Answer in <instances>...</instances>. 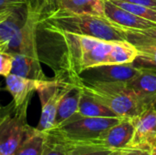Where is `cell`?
I'll return each mask as SVG.
<instances>
[{"instance_id":"obj_24","label":"cell","mask_w":156,"mask_h":155,"mask_svg":"<svg viewBox=\"0 0 156 155\" xmlns=\"http://www.w3.org/2000/svg\"><path fill=\"white\" fill-rule=\"evenodd\" d=\"M31 0H0V11L13 10L26 6Z\"/></svg>"},{"instance_id":"obj_23","label":"cell","mask_w":156,"mask_h":155,"mask_svg":"<svg viewBox=\"0 0 156 155\" xmlns=\"http://www.w3.org/2000/svg\"><path fill=\"white\" fill-rule=\"evenodd\" d=\"M13 67V56L5 51H0V76L7 77L11 74Z\"/></svg>"},{"instance_id":"obj_10","label":"cell","mask_w":156,"mask_h":155,"mask_svg":"<svg viewBox=\"0 0 156 155\" xmlns=\"http://www.w3.org/2000/svg\"><path fill=\"white\" fill-rule=\"evenodd\" d=\"M126 84L136 95L144 111L154 106L156 101V72L142 70Z\"/></svg>"},{"instance_id":"obj_34","label":"cell","mask_w":156,"mask_h":155,"mask_svg":"<svg viewBox=\"0 0 156 155\" xmlns=\"http://www.w3.org/2000/svg\"><path fill=\"white\" fill-rule=\"evenodd\" d=\"M1 109H2V108H1V105H0V110H1Z\"/></svg>"},{"instance_id":"obj_2","label":"cell","mask_w":156,"mask_h":155,"mask_svg":"<svg viewBox=\"0 0 156 155\" xmlns=\"http://www.w3.org/2000/svg\"><path fill=\"white\" fill-rule=\"evenodd\" d=\"M81 89L111 109L120 118L133 119L144 110L133 91L126 83H84Z\"/></svg>"},{"instance_id":"obj_33","label":"cell","mask_w":156,"mask_h":155,"mask_svg":"<svg viewBox=\"0 0 156 155\" xmlns=\"http://www.w3.org/2000/svg\"><path fill=\"white\" fill-rule=\"evenodd\" d=\"M154 108L155 109V111H156V101L154 102Z\"/></svg>"},{"instance_id":"obj_30","label":"cell","mask_w":156,"mask_h":155,"mask_svg":"<svg viewBox=\"0 0 156 155\" xmlns=\"http://www.w3.org/2000/svg\"><path fill=\"white\" fill-rule=\"evenodd\" d=\"M6 48V45H0V51H5Z\"/></svg>"},{"instance_id":"obj_9","label":"cell","mask_w":156,"mask_h":155,"mask_svg":"<svg viewBox=\"0 0 156 155\" xmlns=\"http://www.w3.org/2000/svg\"><path fill=\"white\" fill-rule=\"evenodd\" d=\"M104 16L114 25L123 29L144 30L156 26V23L144 19L118 5L111 0H104Z\"/></svg>"},{"instance_id":"obj_13","label":"cell","mask_w":156,"mask_h":155,"mask_svg":"<svg viewBox=\"0 0 156 155\" xmlns=\"http://www.w3.org/2000/svg\"><path fill=\"white\" fill-rule=\"evenodd\" d=\"M37 81L12 73L5 77V90L11 94L16 107L30 100L33 92L36 91Z\"/></svg>"},{"instance_id":"obj_3","label":"cell","mask_w":156,"mask_h":155,"mask_svg":"<svg viewBox=\"0 0 156 155\" xmlns=\"http://www.w3.org/2000/svg\"><path fill=\"white\" fill-rule=\"evenodd\" d=\"M122 119L120 117H80L76 113L64 124L52 130L72 144H91Z\"/></svg>"},{"instance_id":"obj_4","label":"cell","mask_w":156,"mask_h":155,"mask_svg":"<svg viewBox=\"0 0 156 155\" xmlns=\"http://www.w3.org/2000/svg\"><path fill=\"white\" fill-rule=\"evenodd\" d=\"M76 79L67 73L58 72L52 79L48 78L37 81L36 91L41 102L40 120L36 127L37 131L46 132L55 128L58 102L70 84Z\"/></svg>"},{"instance_id":"obj_7","label":"cell","mask_w":156,"mask_h":155,"mask_svg":"<svg viewBox=\"0 0 156 155\" xmlns=\"http://www.w3.org/2000/svg\"><path fill=\"white\" fill-rule=\"evenodd\" d=\"M134 133L128 148L141 149L150 152L156 139V111L154 106L132 119Z\"/></svg>"},{"instance_id":"obj_6","label":"cell","mask_w":156,"mask_h":155,"mask_svg":"<svg viewBox=\"0 0 156 155\" xmlns=\"http://www.w3.org/2000/svg\"><path fill=\"white\" fill-rule=\"evenodd\" d=\"M141 72L132 63L104 64L83 69L77 79L84 83H127Z\"/></svg>"},{"instance_id":"obj_20","label":"cell","mask_w":156,"mask_h":155,"mask_svg":"<svg viewBox=\"0 0 156 155\" xmlns=\"http://www.w3.org/2000/svg\"><path fill=\"white\" fill-rule=\"evenodd\" d=\"M113 4L116 5L144 18L149 21H152L154 23H156V9L151 8L145 5H135L128 2H123L120 0H111Z\"/></svg>"},{"instance_id":"obj_29","label":"cell","mask_w":156,"mask_h":155,"mask_svg":"<svg viewBox=\"0 0 156 155\" xmlns=\"http://www.w3.org/2000/svg\"><path fill=\"white\" fill-rule=\"evenodd\" d=\"M150 153H151V155H156V139L154 140V142L153 143L152 146H151Z\"/></svg>"},{"instance_id":"obj_8","label":"cell","mask_w":156,"mask_h":155,"mask_svg":"<svg viewBox=\"0 0 156 155\" xmlns=\"http://www.w3.org/2000/svg\"><path fill=\"white\" fill-rule=\"evenodd\" d=\"M134 133L132 119L122 118L118 123L108 129L104 134L91 144L112 151H119L129 147Z\"/></svg>"},{"instance_id":"obj_16","label":"cell","mask_w":156,"mask_h":155,"mask_svg":"<svg viewBox=\"0 0 156 155\" xmlns=\"http://www.w3.org/2000/svg\"><path fill=\"white\" fill-rule=\"evenodd\" d=\"M46 132L31 127L27 136L13 155H42Z\"/></svg>"},{"instance_id":"obj_21","label":"cell","mask_w":156,"mask_h":155,"mask_svg":"<svg viewBox=\"0 0 156 155\" xmlns=\"http://www.w3.org/2000/svg\"><path fill=\"white\" fill-rule=\"evenodd\" d=\"M124 33L126 40L133 46L143 43H156V26L144 30L124 29Z\"/></svg>"},{"instance_id":"obj_35","label":"cell","mask_w":156,"mask_h":155,"mask_svg":"<svg viewBox=\"0 0 156 155\" xmlns=\"http://www.w3.org/2000/svg\"><path fill=\"white\" fill-rule=\"evenodd\" d=\"M0 111H1V110H0Z\"/></svg>"},{"instance_id":"obj_5","label":"cell","mask_w":156,"mask_h":155,"mask_svg":"<svg viewBox=\"0 0 156 155\" xmlns=\"http://www.w3.org/2000/svg\"><path fill=\"white\" fill-rule=\"evenodd\" d=\"M30 101V100H29ZM29 101L16 107L13 101L0 111V155H13L31 129L27 122Z\"/></svg>"},{"instance_id":"obj_28","label":"cell","mask_w":156,"mask_h":155,"mask_svg":"<svg viewBox=\"0 0 156 155\" xmlns=\"http://www.w3.org/2000/svg\"><path fill=\"white\" fill-rule=\"evenodd\" d=\"M14 10V9H13ZM12 10H5V11H0V20H2V19H4L5 17H6L8 15H9V13L11 12Z\"/></svg>"},{"instance_id":"obj_12","label":"cell","mask_w":156,"mask_h":155,"mask_svg":"<svg viewBox=\"0 0 156 155\" xmlns=\"http://www.w3.org/2000/svg\"><path fill=\"white\" fill-rule=\"evenodd\" d=\"M27 5L12 10L6 17L0 20V37L6 44L5 51L15 43L25 24Z\"/></svg>"},{"instance_id":"obj_14","label":"cell","mask_w":156,"mask_h":155,"mask_svg":"<svg viewBox=\"0 0 156 155\" xmlns=\"http://www.w3.org/2000/svg\"><path fill=\"white\" fill-rule=\"evenodd\" d=\"M104 0H59L55 7L44 14H91L104 16Z\"/></svg>"},{"instance_id":"obj_1","label":"cell","mask_w":156,"mask_h":155,"mask_svg":"<svg viewBox=\"0 0 156 155\" xmlns=\"http://www.w3.org/2000/svg\"><path fill=\"white\" fill-rule=\"evenodd\" d=\"M40 25L63 32L96 37L105 41H127L124 29L103 16L91 14L42 15Z\"/></svg>"},{"instance_id":"obj_32","label":"cell","mask_w":156,"mask_h":155,"mask_svg":"<svg viewBox=\"0 0 156 155\" xmlns=\"http://www.w3.org/2000/svg\"><path fill=\"white\" fill-rule=\"evenodd\" d=\"M4 44H5V45H6V44H5V43L4 41H3V39H2V38L0 37V45H4Z\"/></svg>"},{"instance_id":"obj_31","label":"cell","mask_w":156,"mask_h":155,"mask_svg":"<svg viewBox=\"0 0 156 155\" xmlns=\"http://www.w3.org/2000/svg\"><path fill=\"white\" fill-rule=\"evenodd\" d=\"M120 152H121V150H119V151H114L113 153H112L111 154H109V155H118Z\"/></svg>"},{"instance_id":"obj_27","label":"cell","mask_w":156,"mask_h":155,"mask_svg":"<svg viewBox=\"0 0 156 155\" xmlns=\"http://www.w3.org/2000/svg\"><path fill=\"white\" fill-rule=\"evenodd\" d=\"M58 1H59V0H48V5H47V6L45 7L44 11H43V15H44V14H47V13H48V12H50V11L55 7V5H57V3H58Z\"/></svg>"},{"instance_id":"obj_15","label":"cell","mask_w":156,"mask_h":155,"mask_svg":"<svg viewBox=\"0 0 156 155\" xmlns=\"http://www.w3.org/2000/svg\"><path fill=\"white\" fill-rule=\"evenodd\" d=\"M77 114L80 117H118L111 109L82 89Z\"/></svg>"},{"instance_id":"obj_11","label":"cell","mask_w":156,"mask_h":155,"mask_svg":"<svg viewBox=\"0 0 156 155\" xmlns=\"http://www.w3.org/2000/svg\"><path fill=\"white\" fill-rule=\"evenodd\" d=\"M80 95L81 87L76 79V81L70 84L58 102L55 119V128L64 124L78 112Z\"/></svg>"},{"instance_id":"obj_25","label":"cell","mask_w":156,"mask_h":155,"mask_svg":"<svg viewBox=\"0 0 156 155\" xmlns=\"http://www.w3.org/2000/svg\"><path fill=\"white\" fill-rule=\"evenodd\" d=\"M118 155H151L150 152L141 150V149H135V148H126L121 150Z\"/></svg>"},{"instance_id":"obj_17","label":"cell","mask_w":156,"mask_h":155,"mask_svg":"<svg viewBox=\"0 0 156 155\" xmlns=\"http://www.w3.org/2000/svg\"><path fill=\"white\" fill-rule=\"evenodd\" d=\"M134 47L138 50V56L132 64L142 70L156 72V43H143Z\"/></svg>"},{"instance_id":"obj_26","label":"cell","mask_w":156,"mask_h":155,"mask_svg":"<svg viewBox=\"0 0 156 155\" xmlns=\"http://www.w3.org/2000/svg\"><path fill=\"white\" fill-rule=\"evenodd\" d=\"M123 2H128L135 5H145L151 8L156 9V0H120Z\"/></svg>"},{"instance_id":"obj_19","label":"cell","mask_w":156,"mask_h":155,"mask_svg":"<svg viewBox=\"0 0 156 155\" xmlns=\"http://www.w3.org/2000/svg\"><path fill=\"white\" fill-rule=\"evenodd\" d=\"M137 56V48L130 42L114 41L111 52V64L132 63Z\"/></svg>"},{"instance_id":"obj_22","label":"cell","mask_w":156,"mask_h":155,"mask_svg":"<svg viewBox=\"0 0 156 155\" xmlns=\"http://www.w3.org/2000/svg\"><path fill=\"white\" fill-rule=\"evenodd\" d=\"M113 152L93 144H73L68 155H109Z\"/></svg>"},{"instance_id":"obj_18","label":"cell","mask_w":156,"mask_h":155,"mask_svg":"<svg viewBox=\"0 0 156 155\" xmlns=\"http://www.w3.org/2000/svg\"><path fill=\"white\" fill-rule=\"evenodd\" d=\"M73 144L60 137L55 131L46 132L42 155H68Z\"/></svg>"}]
</instances>
